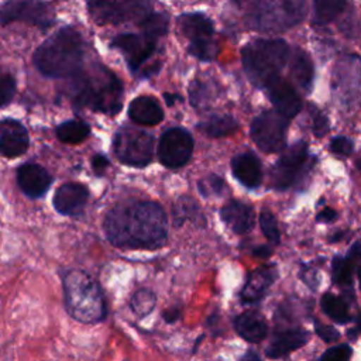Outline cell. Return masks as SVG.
I'll return each mask as SVG.
<instances>
[{
    "instance_id": "1",
    "label": "cell",
    "mask_w": 361,
    "mask_h": 361,
    "mask_svg": "<svg viewBox=\"0 0 361 361\" xmlns=\"http://www.w3.org/2000/svg\"><path fill=\"white\" fill-rule=\"evenodd\" d=\"M103 230L118 248L158 250L168 240V217L157 202L131 200L109 210Z\"/></svg>"
},
{
    "instance_id": "2",
    "label": "cell",
    "mask_w": 361,
    "mask_h": 361,
    "mask_svg": "<svg viewBox=\"0 0 361 361\" xmlns=\"http://www.w3.org/2000/svg\"><path fill=\"white\" fill-rule=\"evenodd\" d=\"M85 56V44L78 31L65 27L47 38L34 52L37 69L49 78L78 75Z\"/></svg>"
},
{
    "instance_id": "3",
    "label": "cell",
    "mask_w": 361,
    "mask_h": 361,
    "mask_svg": "<svg viewBox=\"0 0 361 361\" xmlns=\"http://www.w3.org/2000/svg\"><path fill=\"white\" fill-rule=\"evenodd\" d=\"M63 302L69 316L80 323H100L106 302L99 283L82 269H69L63 278Z\"/></svg>"
},
{
    "instance_id": "4",
    "label": "cell",
    "mask_w": 361,
    "mask_h": 361,
    "mask_svg": "<svg viewBox=\"0 0 361 361\" xmlns=\"http://www.w3.org/2000/svg\"><path fill=\"white\" fill-rule=\"evenodd\" d=\"M73 103L106 114L121 110L123 86L117 76L104 66H96L78 80L73 89Z\"/></svg>"
},
{
    "instance_id": "5",
    "label": "cell",
    "mask_w": 361,
    "mask_h": 361,
    "mask_svg": "<svg viewBox=\"0 0 361 361\" xmlns=\"http://www.w3.org/2000/svg\"><path fill=\"white\" fill-rule=\"evenodd\" d=\"M247 24L258 31L276 32L296 25L305 16L303 0H233Z\"/></svg>"
},
{
    "instance_id": "6",
    "label": "cell",
    "mask_w": 361,
    "mask_h": 361,
    "mask_svg": "<svg viewBox=\"0 0 361 361\" xmlns=\"http://www.w3.org/2000/svg\"><path fill=\"white\" fill-rule=\"evenodd\" d=\"M243 66L248 79L257 87H268L289 56V47L283 39H255L243 48Z\"/></svg>"
},
{
    "instance_id": "7",
    "label": "cell",
    "mask_w": 361,
    "mask_h": 361,
    "mask_svg": "<svg viewBox=\"0 0 361 361\" xmlns=\"http://www.w3.org/2000/svg\"><path fill=\"white\" fill-rule=\"evenodd\" d=\"M312 166L307 144L298 141L282 151L269 171V185L275 190H288L298 183Z\"/></svg>"
},
{
    "instance_id": "8",
    "label": "cell",
    "mask_w": 361,
    "mask_h": 361,
    "mask_svg": "<svg viewBox=\"0 0 361 361\" xmlns=\"http://www.w3.org/2000/svg\"><path fill=\"white\" fill-rule=\"evenodd\" d=\"M113 151L120 162L141 168L152 159L154 138L147 131L134 127H121L114 135Z\"/></svg>"
},
{
    "instance_id": "9",
    "label": "cell",
    "mask_w": 361,
    "mask_h": 361,
    "mask_svg": "<svg viewBox=\"0 0 361 361\" xmlns=\"http://www.w3.org/2000/svg\"><path fill=\"white\" fill-rule=\"evenodd\" d=\"M178 21L182 34L189 39V54L200 61H212L217 54L212 21L202 13L182 14Z\"/></svg>"
},
{
    "instance_id": "10",
    "label": "cell",
    "mask_w": 361,
    "mask_h": 361,
    "mask_svg": "<svg viewBox=\"0 0 361 361\" xmlns=\"http://www.w3.org/2000/svg\"><path fill=\"white\" fill-rule=\"evenodd\" d=\"M288 120L278 111H264L255 117L250 128V135L255 145L265 154L283 151Z\"/></svg>"
},
{
    "instance_id": "11",
    "label": "cell",
    "mask_w": 361,
    "mask_h": 361,
    "mask_svg": "<svg viewBox=\"0 0 361 361\" xmlns=\"http://www.w3.org/2000/svg\"><path fill=\"white\" fill-rule=\"evenodd\" d=\"M89 14L97 24H120L149 14L151 0H86Z\"/></svg>"
},
{
    "instance_id": "12",
    "label": "cell",
    "mask_w": 361,
    "mask_h": 361,
    "mask_svg": "<svg viewBox=\"0 0 361 361\" xmlns=\"http://www.w3.org/2000/svg\"><path fill=\"white\" fill-rule=\"evenodd\" d=\"M193 152L192 135L180 127L166 130L158 142V158L165 168H180L186 165Z\"/></svg>"
},
{
    "instance_id": "13",
    "label": "cell",
    "mask_w": 361,
    "mask_h": 361,
    "mask_svg": "<svg viewBox=\"0 0 361 361\" xmlns=\"http://www.w3.org/2000/svg\"><path fill=\"white\" fill-rule=\"evenodd\" d=\"M27 21L45 30L54 23L52 13L41 0H7L1 7V23Z\"/></svg>"
},
{
    "instance_id": "14",
    "label": "cell",
    "mask_w": 361,
    "mask_h": 361,
    "mask_svg": "<svg viewBox=\"0 0 361 361\" xmlns=\"http://www.w3.org/2000/svg\"><path fill=\"white\" fill-rule=\"evenodd\" d=\"M157 39L141 32H124L111 39V47L117 48L126 56L127 65L131 71H137L144 61L155 51Z\"/></svg>"
},
{
    "instance_id": "15",
    "label": "cell",
    "mask_w": 361,
    "mask_h": 361,
    "mask_svg": "<svg viewBox=\"0 0 361 361\" xmlns=\"http://www.w3.org/2000/svg\"><path fill=\"white\" fill-rule=\"evenodd\" d=\"M89 200V190L83 183L68 182L61 185L52 199L54 209L63 216H79Z\"/></svg>"
},
{
    "instance_id": "16",
    "label": "cell",
    "mask_w": 361,
    "mask_h": 361,
    "mask_svg": "<svg viewBox=\"0 0 361 361\" xmlns=\"http://www.w3.org/2000/svg\"><path fill=\"white\" fill-rule=\"evenodd\" d=\"M278 276V269L275 265H262L251 271L247 281L240 290V300L243 305H254L261 302L268 293L271 285Z\"/></svg>"
},
{
    "instance_id": "17",
    "label": "cell",
    "mask_w": 361,
    "mask_h": 361,
    "mask_svg": "<svg viewBox=\"0 0 361 361\" xmlns=\"http://www.w3.org/2000/svg\"><path fill=\"white\" fill-rule=\"evenodd\" d=\"M310 338V333L300 327L278 329L274 331L269 345L265 348V355L271 360H279L292 351L303 347Z\"/></svg>"
},
{
    "instance_id": "18",
    "label": "cell",
    "mask_w": 361,
    "mask_h": 361,
    "mask_svg": "<svg viewBox=\"0 0 361 361\" xmlns=\"http://www.w3.org/2000/svg\"><path fill=\"white\" fill-rule=\"evenodd\" d=\"M17 183L25 196L38 199L48 192L52 176L41 165L27 162L17 169Z\"/></svg>"
},
{
    "instance_id": "19",
    "label": "cell",
    "mask_w": 361,
    "mask_h": 361,
    "mask_svg": "<svg viewBox=\"0 0 361 361\" xmlns=\"http://www.w3.org/2000/svg\"><path fill=\"white\" fill-rule=\"evenodd\" d=\"M28 133L25 127L13 118L0 123V151L7 158H17L28 149Z\"/></svg>"
},
{
    "instance_id": "20",
    "label": "cell",
    "mask_w": 361,
    "mask_h": 361,
    "mask_svg": "<svg viewBox=\"0 0 361 361\" xmlns=\"http://www.w3.org/2000/svg\"><path fill=\"white\" fill-rule=\"evenodd\" d=\"M267 89H268V97L275 106L278 113H281L286 118H292L300 111L302 109L300 97L288 82L278 78Z\"/></svg>"
},
{
    "instance_id": "21",
    "label": "cell",
    "mask_w": 361,
    "mask_h": 361,
    "mask_svg": "<svg viewBox=\"0 0 361 361\" xmlns=\"http://www.w3.org/2000/svg\"><path fill=\"white\" fill-rule=\"evenodd\" d=\"M223 223L235 234H245L252 230L255 223V212L251 204L240 200H230L220 209Z\"/></svg>"
},
{
    "instance_id": "22",
    "label": "cell",
    "mask_w": 361,
    "mask_h": 361,
    "mask_svg": "<svg viewBox=\"0 0 361 361\" xmlns=\"http://www.w3.org/2000/svg\"><path fill=\"white\" fill-rule=\"evenodd\" d=\"M231 171L234 178L248 189H255L262 182L261 161L250 151L241 152L231 159Z\"/></svg>"
},
{
    "instance_id": "23",
    "label": "cell",
    "mask_w": 361,
    "mask_h": 361,
    "mask_svg": "<svg viewBox=\"0 0 361 361\" xmlns=\"http://www.w3.org/2000/svg\"><path fill=\"white\" fill-rule=\"evenodd\" d=\"M237 334L248 343H259L268 333L265 317L258 310H245L237 314L233 320Z\"/></svg>"
},
{
    "instance_id": "24",
    "label": "cell",
    "mask_w": 361,
    "mask_h": 361,
    "mask_svg": "<svg viewBox=\"0 0 361 361\" xmlns=\"http://www.w3.org/2000/svg\"><path fill=\"white\" fill-rule=\"evenodd\" d=\"M128 116L137 124L155 126L162 121L164 111L154 97L140 96L130 103Z\"/></svg>"
},
{
    "instance_id": "25",
    "label": "cell",
    "mask_w": 361,
    "mask_h": 361,
    "mask_svg": "<svg viewBox=\"0 0 361 361\" xmlns=\"http://www.w3.org/2000/svg\"><path fill=\"white\" fill-rule=\"evenodd\" d=\"M290 76L305 90L309 92L313 83V63L306 52L295 49L290 59Z\"/></svg>"
},
{
    "instance_id": "26",
    "label": "cell",
    "mask_w": 361,
    "mask_h": 361,
    "mask_svg": "<svg viewBox=\"0 0 361 361\" xmlns=\"http://www.w3.org/2000/svg\"><path fill=\"white\" fill-rule=\"evenodd\" d=\"M172 217L175 226H182L185 221H193L199 226L204 224V214L200 212L199 204L189 196H180L175 202Z\"/></svg>"
},
{
    "instance_id": "27",
    "label": "cell",
    "mask_w": 361,
    "mask_h": 361,
    "mask_svg": "<svg viewBox=\"0 0 361 361\" xmlns=\"http://www.w3.org/2000/svg\"><path fill=\"white\" fill-rule=\"evenodd\" d=\"M197 128L212 138H221L233 134L238 128V123L228 114L210 116L204 121L197 124Z\"/></svg>"
},
{
    "instance_id": "28",
    "label": "cell",
    "mask_w": 361,
    "mask_h": 361,
    "mask_svg": "<svg viewBox=\"0 0 361 361\" xmlns=\"http://www.w3.org/2000/svg\"><path fill=\"white\" fill-rule=\"evenodd\" d=\"M55 134L65 144H79L89 137L90 127L80 120H68L56 127Z\"/></svg>"
},
{
    "instance_id": "29",
    "label": "cell",
    "mask_w": 361,
    "mask_h": 361,
    "mask_svg": "<svg viewBox=\"0 0 361 361\" xmlns=\"http://www.w3.org/2000/svg\"><path fill=\"white\" fill-rule=\"evenodd\" d=\"M322 310L336 323L344 324L351 320V316L348 313V306L344 299L340 296H336L333 293H324L320 299Z\"/></svg>"
},
{
    "instance_id": "30",
    "label": "cell",
    "mask_w": 361,
    "mask_h": 361,
    "mask_svg": "<svg viewBox=\"0 0 361 361\" xmlns=\"http://www.w3.org/2000/svg\"><path fill=\"white\" fill-rule=\"evenodd\" d=\"M157 305V296L155 293L148 289V288H140L137 289L131 299H130V306L131 310L134 312V314H137L138 317H145L147 314H149L154 307Z\"/></svg>"
},
{
    "instance_id": "31",
    "label": "cell",
    "mask_w": 361,
    "mask_h": 361,
    "mask_svg": "<svg viewBox=\"0 0 361 361\" xmlns=\"http://www.w3.org/2000/svg\"><path fill=\"white\" fill-rule=\"evenodd\" d=\"M345 0H314V23L327 24L344 8Z\"/></svg>"
},
{
    "instance_id": "32",
    "label": "cell",
    "mask_w": 361,
    "mask_h": 361,
    "mask_svg": "<svg viewBox=\"0 0 361 361\" xmlns=\"http://www.w3.org/2000/svg\"><path fill=\"white\" fill-rule=\"evenodd\" d=\"M354 264L355 261H353L348 255L341 257V255H336L331 261V278L333 282L340 285V286H347L351 283L353 281V271H354Z\"/></svg>"
},
{
    "instance_id": "33",
    "label": "cell",
    "mask_w": 361,
    "mask_h": 361,
    "mask_svg": "<svg viewBox=\"0 0 361 361\" xmlns=\"http://www.w3.org/2000/svg\"><path fill=\"white\" fill-rule=\"evenodd\" d=\"M140 27L144 34L157 39L168 32L169 18L165 13H149L142 18Z\"/></svg>"
},
{
    "instance_id": "34",
    "label": "cell",
    "mask_w": 361,
    "mask_h": 361,
    "mask_svg": "<svg viewBox=\"0 0 361 361\" xmlns=\"http://www.w3.org/2000/svg\"><path fill=\"white\" fill-rule=\"evenodd\" d=\"M226 182L221 176L212 173L207 178H203L197 182V190L202 196L210 197V196H221L226 192Z\"/></svg>"
},
{
    "instance_id": "35",
    "label": "cell",
    "mask_w": 361,
    "mask_h": 361,
    "mask_svg": "<svg viewBox=\"0 0 361 361\" xmlns=\"http://www.w3.org/2000/svg\"><path fill=\"white\" fill-rule=\"evenodd\" d=\"M259 226L261 230L264 233V235L267 237V240L272 244H279L281 241V234H279V228H278V223L276 219L274 216V213L268 209H264L259 213Z\"/></svg>"
},
{
    "instance_id": "36",
    "label": "cell",
    "mask_w": 361,
    "mask_h": 361,
    "mask_svg": "<svg viewBox=\"0 0 361 361\" xmlns=\"http://www.w3.org/2000/svg\"><path fill=\"white\" fill-rule=\"evenodd\" d=\"M351 355H353V348L348 344H337L327 348L322 354L320 361H350Z\"/></svg>"
},
{
    "instance_id": "37",
    "label": "cell",
    "mask_w": 361,
    "mask_h": 361,
    "mask_svg": "<svg viewBox=\"0 0 361 361\" xmlns=\"http://www.w3.org/2000/svg\"><path fill=\"white\" fill-rule=\"evenodd\" d=\"M14 92H16L14 78L8 73H4L0 80V102H1L3 107L11 102Z\"/></svg>"
},
{
    "instance_id": "38",
    "label": "cell",
    "mask_w": 361,
    "mask_h": 361,
    "mask_svg": "<svg viewBox=\"0 0 361 361\" xmlns=\"http://www.w3.org/2000/svg\"><path fill=\"white\" fill-rule=\"evenodd\" d=\"M330 151L336 155H340V157H348L351 155L353 149H354V145L351 142L350 138L347 137H334L331 141H330Z\"/></svg>"
},
{
    "instance_id": "39",
    "label": "cell",
    "mask_w": 361,
    "mask_h": 361,
    "mask_svg": "<svg viewBox=\"0 0 361 361\" xmlns=\"http://www.w3.org/2000/svg\"><path fill=\"white\" fill-rule=\"evenodd\" d=\"M314 331L326 343H333L340 338V333L333 326L323 324L319 320H314Z\"/></svg>"
},
{
    "instance_id": "40",
    "label": "cell",
    "mask_w": 361,
    "mask_h": 361,
    "mask_svg": "<svg viewBox=\"0 0 361 361\" xmlns=\"http://www.w3.org/2000/svg\"><path fill=\"white\" fill-rule=\"evenodd\" d=\"M313 116V133L316 137H323L327 131H329V121L326 118V116L319 111V110H314L312 113Z\"/></svg>"
},
{
    "instance_id": "41",
    "label": "cell",
    "mask_w": 361,
    "mask_h": 361,
    "mask_svg": "<svg viewBox=\"0 0 361 361\" xmlns=\"http://www.w3.org/2000/svg\"><path fill=\"white\" fill-rule=\"evenodd\" d=\"M109 165H110L109 158L102 154H96L92 158V168L96 172V175H99V176L104 173V171H106V168H109Z\"/></svg>"
},
{
    "instance_id": "42",
    "label": "cell",
    "mask_w": 361,
    "mask_h": 361,
    "mask_svg": "<svg viewBox=\"0 0 361 361\" xmlns=\"http://www.w3.org/2000/svg\"><path fill=\"white\" fill-rule=\"evenodd\" d=\"M337 219V212L331 207H324L322 212L317 213L316 220L322 221V223H331Z\"/></svg>"
},
{
    "instance_id": "43",
    "label": "cell",
    "mask_w": 361,
    "mask_h": 361,
    "mask_svg": "<svg viewBox=\"0 0 361 361\" xmlns=\"http://www.w3.org/2000/svg\"><path fill=\"white\" fill-rule=\"evenodd\" d=\"M162 317L166 323H175L180 317V306H173V307L166 309L162 313Z\"/></svg>"
},
{
    "instance_id": "44",
    "label": "cell",
    "mask_w": 361,
    "mask_h": 361,
    "mask_svg": "<svg viewBox=\"0 0 361 361\" xmlns=\"http://www.w3.org/2000/svg\"><path fill=\"white\" fill-rule=\"evenodd\" d=\"M272 254V248L269 245H259L252 250V255L259 258H268Z\"/></svg>"
},
{
    "instance_id": "45",
    "label": "cell",
    "mask_w": 361,
    "mask_h": 361,
    "mask_svg": "<svg viewBox=\"0 0 361 361\" xmlns=\"http://www.w3.org/2000/svg\"><path fill=\"white\" fill-rule=\"evenodd\" d=\"M347 255H348L353 261L360 259V258H361V241L355 243V244L350 248V251L347 252Z\"/></svg>"
},
{
    "instance_id": "46",
    "label": "cell",
    "mask_w": 361,
    "mask_h": 361,
    "mask_svg": "<svg viewBox=\"0 0 361 361\" xmlns=\"http://www.w3.org/2000/svg\"><path fill=\"white\" fill-rule=\"evenodd\" d=\"M238 361H262L261 357L258 355L257 351L254 350H248L244 353V355H241V358Z\"/></svg>"
},
{
    "instance_id": "47",
    "label": "cell",
    "mask_w": 361,
    "mask_h": 361,
    "mask_svg": "<svg viewBox=\"0 0 361 361\" xmlns=\"http://www.w3.org/2000/svg\"><path fill=\"white\" fill-rule=\"evenodd\" d=\"M165 100H166V103L169 104V106H172L173 103H175V100H179L180 97L179 96H176V94H168V93H165Z\"/></svg>"
},
{
    "instance_id": "48",
    "label": "cell",
    "mask_w": 361,
    "mask_h": 361,
    "mask_svg": "<svg viewBox=\"0 0 361 361\" xmlns=\"http://www.w3.org/2000/svg\"><path fill=\"white\" fill-rule=\"evenodd\" d=\"M357 275H358V282H360V288H361V265H360V268L357 271Z\"/></svg>"
},
{
    "instance_id": "49",
    "label": "cell",
    "mask_w": 361,
    "mask_h": 361,
    "mask_svg": "<svg viewBox=\"0 0 361 361\" xmlns=\"http://www.w3.org/2000/svg\"><path fill=\"white\" fill-rule=\"evenodd\" d=\"M357 323H358V330L361 331V314H360V317H358V320H357Z\"/></svg>"
},
{
    "instance_id": "50",
    "label": "cell",
    "mask_w": 361,
    "mask_h": 361,
    "mask_svg": "<svg viewBox=\"0 0 361 361\" xmlns=\"http://www.w3.org/2000/svg\"><path fill=\"white\" fill-rule=\"evenodd\" d=\"M358 168H360V169H361V161H360V162H358Z\"/></svg>"
}]
</instances>
